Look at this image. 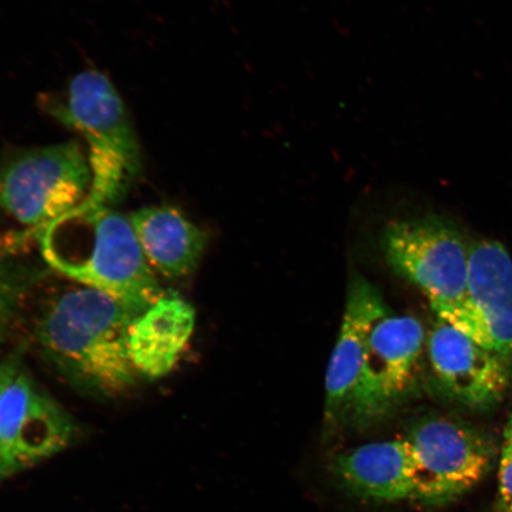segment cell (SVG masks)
Instances as JSON below:
<instances>
[{
	"label": "cell",
	"instance_id": "6da1fadb",
	"mask_svg": "<svg viewBox=\"0 0 512 512\" xmlns=\"http://www.w3.org/2000/svg\"><path fill=\"white\" fill-rule=\"evenodd\" d=\"M56 272L119 300L136 315L165 293L139 245L130 217L83 202L36 232Z\"/></svg>",
	"mask_w": 512,
	"mask_h": 512
},
{
	"label": "cell",
	"instance_id": "7a4b0ae2",
	"mask_svg": "<svg viewBox=\"0 0 512 512\" xmlns=\"http://www.w3.org/2000/svg\"><path fill=\"white\" fill-rule=\"evenodd\" d=\"M136 313L89 287L63 293L43 313L38 338L62 373L95 394L117 396L136 383L127 329Z\"/></svg>",
	"mask_w": 512,
	"mask_h": 512
},
{
	"label": "cell",
	"instance_id": "3957f363",
	"mask_svg": "<svg viewBox=\"0 0 512 512\" xmlns=\"http://www.w3.org/2000/svg\"><path fill=\"white\" fill-rule=\"evenodd\" d=\"M50 117L86 139L92 188L85 203L112 207L143 171L142 149L130 114L110 79L99 70L75 75L64 95H42Z\"/></svg>",
	"mask_w": 512,
	"mask_h": 512
},
{
	"label": "cell",
	"instance_id": "277c9868",
	"mask_svg": "<svg viewBox=\"0 0 512 512\" xmlns=\"http://www.w3.org/2000/svg\"><path fill=\"white\" fill-rule=\"evenodd\" d=\"M91 188L78 142L21 147L0 160V208L35 232L81 206Z\"/></svg>",
	"mask_w": 512,
	"mask_h": 512
},
{
	"label": "cell",
	"instance_id": "5b68a950",
	"mask_svg": "<svg viewBox=\"0 0 512 512\" xmlns=\"http://www.w3.org/2000/svg\"><path fill=\"white\" fill-rule=\"evenodd\" d=\"M405 439L414 459L413 502L426 508L445 507L475 488L495 456L482 432L443 415L416 421Z\"/></svg>",
	"mask_w": 512,
	"mask_h": 512
},
{
	"label": "cell",
	"instance_id": "8992f818",
	"mask_svg": "<svg viewBox=\"0 0 512 512\" xmlns=\"http://www.w3.org/2000/svg\"><path fill=\"white\" fill-rule=\"evenodd\" d=\"M382 246L389 266L424 292L434 313L463 302L471 245L452 222L438 216L394 221Z\"/></svg>",
	"mask_w": 512,
	"mask_h": 512
},
{
	"label": "cell",
	"instance_id": "52a82bcc",
	"mask_svg": "<svg viewBox=\"0 0 512 512\" xmlns=\"http://www.w3.org/2000/svg\"><path fill=\"white\" fill-rule=\"evenodd\" d=\"M426 332L418 318L388 315L375 325L348 414L368 427L394 411L411 390L425 347Z\"/></svg>",
	"mask_w": 512,
	"mask_h": 512
},
{
	"label": "cell",
	"instance_id": "ba28073f",
	"mask_svg": "<svg viewBox=\"0 0 512 512\" xmlns=\"http://www.w3.org/2000/svg\"><path fill=\"white\" fill-rule=\"evenodd\" d=\"M75 437L72 416L19 371L0 398V483L66 450Z\"/></svg>",
	"mask_w": 512,
	"mask_h": 512
},
{
	"label": "cell",
	"instance_id": "9c48e42d",
	"mask_svg": "<svg viewBox=\"0 0 512 512\" xmlns=\"http://www.w3.org/2000/svg\"><path fill=\"white\" fill-rule=\"evenodd\" d=\"M482 347L512 357V259L501 242L471 243L462 303L435 313Z\"/></svg>",
	"mask_w": 512,
	"mask_h": 512
},
{
	"label": "cell",
	"instance_id": "30bf717a",
	"mask_svg": "<svg viewBox=\"0 0 512 512\" xmlns=\"http://www.w3.org/2000/svg\"><path fill=\"white\" fill-rule=\"evenodd\" d=\"M435 377L453 400L473 409L497 405L511 382L510 360L437 319L427 338Z\"/></svg>",
	"mask_w": 512,
	"mask_h": 512
},
{
	"label": "cell",
	"instance_id": "8fae6325",
	"mask_svg": "<svg viewBox=\"0 0 512 512\" xmlns=\"http://www.w3.org/2000/svg\"><path fill=\"white\" fill-rule=\"evenodd\" d=\"M389 313L379 291L362 277L352 279L341 331L325 377L326 418L347 416L360 379L371 331Z\"/></svg>",
	"mask_w": 512,
	"mask_h": 512
},
{
	"label": "cell",
	"instance_id": "7c38bea8",
	"mask_svg": "<svg viewBox=\"0 0 512 512\" xmlns=\"http://www.w3.org/2000/svg\"><path fill=\"white\" fill-rule=\"evenodd\" d=\"M330 471L344 491L370 503L413 502L415 467L405 437L375 441L337 454Z\"/></svg>",
	"mask_w": 512,
	"mask_h": 512
},
{
	"label": "cell",
	"instance_id": "4fadbf2b",
	"mask_svg": "<svg viewBox=\"0 0 512 512\" xmlns=\"http://www.w3.org/2000/svg\"><path fill=\"white\" fill-rule=\"evenodd\" d=\"M194 306L175 293H164L138 313L127 329V351L138 376L158 380L175 369L194 334Z\"/></svg>",
	"mask_w": 512,
	"mask_h": 512
},
{
	"label": "cell",
	"instance_id": "5bb4252c",
	"mask_svg": "<svg viewBox=\"0 0 512 512\" xmlns=\"http://www.w3.org/2000/svg\"><path fill=\"white\" fill-rule=\"evenodd\" d=\"M152 270L177 279L194 272L208 235L172 206L140 208L128 215Z\"/></svg>",
	"mask_w": 512,
	"mask_h": 512
},
{
	"label": "cell",
	"instance_id": "9a60e30c",
	"mask_svg": "<svg viewBox=\"0 0 512 512\" xmlns=\"http://www.w3.org/2000/svg\"><path fill=\"white\" fill-rule=\"evenodd\" d=\"M24 238H0V341L11 328L34 279L30 267L19 258Z\"/></svg>",
	"mask_w": 512,
	"mask_h": 512
},
{
	"label": "cell",
	"instance_id": "2e32d148",
	"mask_svg": "<svg viewBox=\"0 0 512 512\" xmlns=\"http://www.w3.org/2000/svg\"><path fill=\"white\" fill-rule=\"evenodd\" d=\"M496 512H512V414L505 428L499 462Z\"/></svg>",
	"mask_w": 512,
	"mask_h": 512
},
{
	"label": "cell",
	"instance_id": "e0dca14e",
	"mask_svg": "<svg viewBox=\"0 0 512 512\" xmlns=\"http://www.w3.org/2000/svg\"><path fill=\"white\" fill-rule=\"evenodd\" d=\"M21 370V357L17 354L0 363V398Z\"/></svg>",
	"mask_w": 512,
	"mask_h": 512
}]
</instances>
